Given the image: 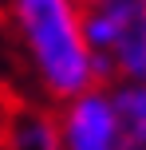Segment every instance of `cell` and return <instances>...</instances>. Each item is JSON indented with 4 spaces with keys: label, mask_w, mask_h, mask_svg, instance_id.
<instances>
[{
    "label": "cell",
    "mask_w": 146,
    "mask_h": 150,
    "mask_svg": "<svg viewBox=\"0 0 146 150\" xmlns=\"http://www.w3.org/2000/svg\"><path fill=\"white\" fill-rule=\"evenodd\" d=\"M99 79L146 83V0H79Z\"/></svg>",
    "instance_id": "2"
},
{
    "label": "cell",
    "mask_w": 146,
    "mask_h": 150,
    "mask_svg": "<svg viewBox=\"0 0 146 150\" xmlns=\"http://www.w3.org/2000/svg\"><path fill=\"white\" fill-rule=\"evenodd\" d=\"M4 150H59V134H55V119L39 111H12L0 130Z\"/></svg>",
    "instance_id": "5"
},
{
    "label": "cell",
    "mask_w": 146,
    "mask_h": 150,
    "mask_svg": "<svg viewBox=\"0 0 146 150\" xmlns=\"http://www.w3.org/2000/svg\"><path fill=\"white\" fill-rule=\"evenodd\" d=\"M4 12L36 83L51 99L63 103V99L103 83L95 55L83 40L79 0H4Z\"/></svg>",
    "instance_id": "1"
},
{
    "label": "cell",
    "mask_w": 146,
    "mask_h": 150,
    "mask_svg": "<svg viewBox=\"0 0 146 150\" xmlns=\"http://www.w3.org/2000/svg\"><path fill=\"white\" fill-rule=\"evenodd\" d=\"M55 134H59V150H123L126 138L118 130L107 83H95L63 99L55 115Z\"/></svg>",
    "instance_id": "3"
},
{
    "label": "cell",
    "mask_w": 146,
    "mask_h": 150,
    "mask_svg": "<svg viewBox=\"0 0 146 150\" xmlns=\"http://www.w3.org/2000/svg\"><path fill=\"white\" fill-rule=\"evenodd\" d=\"M107 91H111V107H115V119H118L126 146H146V83L115 79Z\"/></svg>",
    "instance_id": "4"
},
{
    "label": "cell",
    "mask_w": 146,
    "mask_h": 150,
    "mask_svg": "<svg viewBox=\"0 0 146 150\" xmlns=\"http://www.w3.org/2000/svg\"><path fill=\"white\" fill-rule=\"evenodd\" d=\"M123 150H146V146H123Z\"/></svg>",
    "instance_id": "6"
}]
</instances>
